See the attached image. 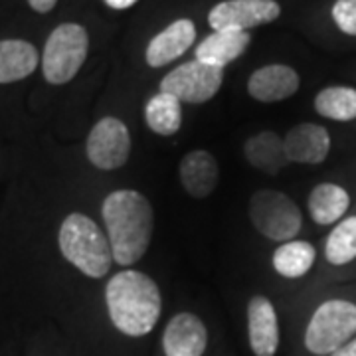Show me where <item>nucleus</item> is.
<instances>
[{
	"label": "nucleus",
	"instance_id": "obj_22",
	"mask_svg": "<svg viewBox=\"0 0 356 356\" xmlns=\"http://www.w3.org/2000/svg\"><path fill=\"white\" fill-rule=\"evenodd\" d=\"M315 111L332 121H355L356 119V89L346 86H332L318 91L315 97Z\"/></svg>",
	"mask_w": 356,
	"mask_h": 356
},
{
	"label": "nucleus",
	"instance_id": "obj_21",
	"mask_svg": "<svg viewBox=\"0 0 356 356\" xmlns=\"http://www.w3.org/2000/svg\"><path fill=\"white\" fill-rule=\"evenodd\" d=\"M147 127L161 137H172L182 125V107L177 97L159 91L145 105Z\"/></svg>",
	"mask_w": 356,
	"mask_h": 356
},
{
	"label": "nucleus",
	"instance_id": "obj_12",
	"mask_svg": "<svg viewBox=\"0 0 356 356\" xmlns=\"http://www.w3.org/2000/svg\"><path fill=\"white\" fill-rule=\"evenodd\" d=\"M285 154L289 163L321 165L331 153V135L317 123H301L285 135Z\"/></svg>",
	"mask_w": 356,
	"mask_h": 356
},
{
	"label": "nucleus",
	"instance_id": "obj_10",
	"mask_svg": "<svg viewBox=\"0 0 356 356\" xmlns=\"http://www.w3.org/2000/svg\"><path fill=\"white\" fill-rule=\"evenodd\" d=\"M248 341L255 356H275L280 348V321L273 303L255 295L248 303Z\"/></svg>",
	"mask_w": 356,
	"mask_h": 356
},
{
	"label": "nucleus",
	"instance_id": "obj_1",
	"mask_svg": "<svg viewBox=\"0 0 356 356\" xmlns=\"http://www.w3.org/2000/svg\"><path fill=\"white\" fill-rule=\"evenodd\" d=\"M103 222L113 261L121 267L137 264L147 254L154 232V212L145 194L115 191L103 200Z\"/></svg>",
	"mask_w": 356,
	"mask_h": 356
},
{
	"label": "nucleus",
	"instance_id": "obj_16",
	"mask_svg": "<svg viewBox=\"0 0 356 356\" xmlns=\"http://www.w3.org/2000/svg\"><path fill=\"white\" fill-rule=\"evenodd\" d=\"M309 216L318 226L339 224L350 208V194L341 184L321 182L309 194Z\"/></svg>",
	"mask_w": 356,
	"mask_h": 356
},
{
	"label": "nucleus",
	"instance_id": "obj_15",
	"mask_svg": "<svg viewBox=\"0 0 356 356\" xmlns=\"http://www.w3.org/2000/svg\"><path fill=\"white\" fill-rule=\"evenodd\" d=\"M196 38L194 22L188 18H180L170 26H166L161 34H156L149 46H147V64L151 67H163V65L175 62L184 51L191 48Z\"/></svg>",
	"mask_w": 356,
	"mask_h": 356
},
{
	"label": "nucleus",
	"instance_id": "obj_20",
	"mask_svg": "<svg viewBox=\"0 0 356 356\" xmlns=\"http://www.w3.org/2000/svg\"><path fill=\"white\" fill-rule=\"evenodd\" d=\"M317 259V252L313 243L305 240H291V242L281 243L273 252L271 264L275 273L285 280H299L305 277L311 271V267Z\"/></svg>",
	"mask_w": 356,
	"mask_h": 356
},
{
	"label": "nucleus",
	"instance_id": "obj_27",
	"mask_svg": "<svg viewBox=\"0 0 356 356\" xmlns=\"http://www.w3.org/2000/svg\"><path fill=\"white\" fill-rule=\"evenodd\" d=\"M105 4L113 10H125V8H131L133 4H137V0H105Z\"/></svg>",
	"mask_w": 356,
	"mask_h": 356
},
{
	"label": "nucleus",
	"instance_id": "obj_17",
	"mask_svg": "<svg viewBox=\"0 0 356 356\" xmlns=\"http://www.w3.org/2000/svg\"><path fill=\"white\" fill-rule=\"evenodd\" d=\"M252 36L248 32H236V30H218L208 38L200 42L196 48V60L202 64L224 67L229 62L238 60L243 51L248 50Z\"/></svg>",
	"mask_w": 356,
	"mask_h": 356
},
{
	"label": "nucleus",
	"instance_id": "obj_6",
	"mask_svg": "<svg viewBox=\"0 0 356 356\" xmlns=\"http://www.w3.org/2000/svg\"><path fill=\"white\" fill-rule=\"evenodd\" d=\"M248 214L254 228L271 242H291L303 228L299 206L281 191H257L250 198Z\"/></svg>",
	"mask_w": 356,
	"mask_h": 356
},
{
	"label": "nucleus",
	"instance_id": "obj_5",
	"mask_svg": "<svg viewBox=\"0 0 356 356\" xmlns=\"http://www.w3.org/2000/svg\"><path fill=\"white\" fill-rule=\"evenodd\" d=\"M88 30L76 22H64L54 28L42 54V74L51 86L72 81L88 58Z\"/></svg>",
	"mask_w": 356,
	"mask_h": 356
},
{
	"label": "nucleus",
	"instance_id": "obj_18",
	"mask_svg": "<svg viewBox=\"0 0 356 356\" xmlns=\"http://www.w3.org/2000/svg\"><path fill=\"white\" fill-rule=\"evenodd\" d=\"M243 154L250 165L266 175H277L289 165L283 139L273 131H259L257 135L250 137L245 140Z\"/></svg>",
	"mask_w": 356,
	"mask_h": 356
},
{
	"label": "nucleus",
	"instance_id": "obj_19",
	"mask_svg": "<svg viewBox=\"0 0 356 356\" xmlns=\"http://www.w3.org/2000/svg\"><path fill=\"white\" fill-rule=\"evenodd\" d=\"M40 64L38 50L26 40H0V86L32 76Z\"/></svg>",
	"mask_w": 356,
	"mask_h": 356
},
{
	"label": "nucleus",
	"instance_id": "obj_2",
	"mask_svg": "<svg viewBox=\"0 0 356 356\" xmlns=\"http://www.w3.org/2000/svg\"><path fill=\"white\" fill-rule=\"evenodd\" d=\"M105 303L115 329L131 339L149 334L163 313L159 285L137 269L115 273L105 287Z\"/></svg>",
	"mask_w": 356,
	"mask_h": 356
},
{
	"label": "nucleus",
	"instance_id": "obj_13",
	"mask_svg": "<svg viewBox=\"0 0 356 356\" xmlns=\"http://www.w3.org/2000/svg\"><path fill=\"white\" fill-rule=\"evenodd\" d=\"M301 86L299 74L283 64L264 65L248 79V93L255 102L277 103L289 99Z\"/></svg>",
	"mask_w": 356,
	"mask_h": 356
},
{
	"label": "nucleus",
	"instance_id": "obj_4",
	"mask_svg": "<svg viewBox=\"0 0 356 356\" xmlns=\"http://www.w3.org/2000/svg\"><path fill=\"white\" fill-rule=\"evenodd\" d=\"M356 337V305L329 299L315 309L305 329V348L315 356H331Z\"/></svg>",
	"mask_w": 356,
	"mask_h": 356
},
{
	"label": "nucleus",
	"instance_id": "obj_11",
	"mask_svg": "<svg viewBox=\"0 0 356 356\" xmlns=\"http://www.w3.org/2000/svg\"><path fill=\"white\" fill-rule=\"evenodd\" d=\"M208 346V331L194 313H178L166 323L163 332L165 356H202Z\"/></svg>",
	"mask_w": 356,
	"mask_h": 356
},
{
	"label": "nucleus",
	"instance_id": "obj_9",
	"mask_svg": "<svg viewBox=\"0 0 356 356\" xmlns=\"http://www.w3.org/2000/svg\"><path fill=\"white\" fill-rule=\"evenodd\" d=\"M280 14L281 6L275 0H224L210 10L208 22L214 28V32H248L250 28L277 20Z\"/></svg>",
	"mask_w": 356,
	"mask_h": 356
},
{
	"label": "nucleus",
	"instance_id": "obj_3",
	"mask_svg": "<svg viewBox=\"0 0 356 356\" xmlns=\"http://www.w3.org/2000/svg\"><path fill=\"white\" fill-rule=\"evenodd\" d=\"M58 245L65 259L91 280H102L113 264V252L102 228L86 214L74 212L60 226Z\"/></svg>",
	"mask_w": 356,
	"mask_h": 356
},
{
	"label": "nucleus",
	"instance_id": "obj_25",
	"mask_svg": "<svg viewBox=\"0 0 356 356\" xmlns=\"http://www.w3.org/2000/svg\"><path fill=\"white\" fill-rule=\"evenodd\" d=\"M28 4H30V8L34 13L48 14L50 10H54V6L58 4V0H28Z\"/></svg>",
	"mask_w": 356,
	"mask_h": 356
},
{
	"label": "nucleus",
	"instance_id": "obj_8",
	"mask_svg": "<svg viewBox=\"0 0 356 356\" xmlns=\"http://www.w3.org/2000/svg\"><path fill=\"white\" fill-rule=\"evenodd\" d=\"M86 153L91 165L99 170H117L131 154V135L127 125L117 117L99 119L88 135Z\"/></svg>",
	"mask_w": 356,
	"mask_h": 356
},
{
	"label": "nucleus",
	"instance_id": "obj_14",
	"mask_svg": "<svg viewBox=\"0 0 356 356\" xmlns=\"http://www.w3.org/2000/svg\"><path fill=\"white\" fill-rule=\"evenodd\" d=\"M178 177H180L182 188L188 192V196L202 200L216 191L218 180H220V166L214 154L198 149L182 156L180 166H178Z\"/></svg>",
	"mask_w": 356,
	"mask_h": 356
},
{
	"label": "nucleus",
	"instance_id": "obj_24",
	"mask_svg": "<svg viewBox=\"0 0 356 356\" xmlns=\"http://www.w3.org/2000/svg\"><path fill=\"white\" fill-rule=\"evenodd\" d=\"M332 20L341 32L356 36V0H337L332 6Z\"/></svg>",
	"mask_w": 356,
	"mask_h": 356
},
{
	"label": "nucleus",
	"instance_id": "obj_23",
	"mask_svg": "<svg viewBox=\"0 0 356 356\" xmlns=\"http://www.w3.org/2000/svg\"><path fill=\"white\" fill-rule=\"evenodd\" d=\"M325 259L331 266H346L356 259V216L343 218L325 242Z\"/></svg>",
	"mask_w": 356,
	"mask_h": 356
},
{
	"label": "nucleus",
	"instance_id": "obj_7",
	"mask_svg": "<svg viewBox=\"0 0 356 356\" xmlns=\"http://www.w3.org/2000/svg\"><path fill=\"white\" fill-rule=\"evenodd\" d=\"M224 81V67L191 60L177 65L161 81V91L177 97L180 103H206L216 95Z\"/></svg>",
	"mask_w": 356,
	"mask_h": 356
},
{
	"label": "nucleus",
	"instance_id": "obj_26",
	"mask_svg": "<svg viewBox=\"0 0 356 356\" xmlns=\"http://www.w3.org/2000/svg\"><path fill=\"white\" fill-rule=\"evenodd\" d=\"M331 356H356V337H353L346 344H343L339 350H334Z\"/></svg>",
	"mask_w": 356,
	"mask_h": 356
}]
</instances>
